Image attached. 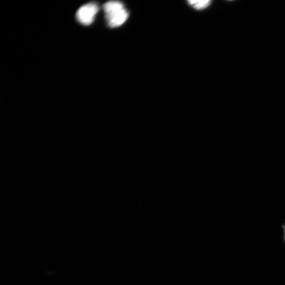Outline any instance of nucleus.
<instances>
[{"label":"nucleus","mask_w":285,"mask_h":285,"mask_svg":"<svg viewBox=\"0 0 285 285\" xmlns=\"http://www.w3.org/2000/svg\"><path fill=\"white\" fill-rule=\"evenodd\" d=\"M108 25L116 28L123 24L128 18V13L124 4L118 1H109L103 6Z\"/></svg>","instance_id":"f257e3e1"},{"label":"nucleus","mask_w":285,"mask_h":285,"mask_svg":"<svg viewBox=\"0 0 285 285\" xmlns=\"http://www.w3.org/2000/svg\"><path fill=\"white\" fill-rule=\"evenodd\" d=\"M188 2L195 9L203 10L208 7L211 2L209 0H204V1H189Z\"/></svg>","instance_id":"7ed1b4c3"},{"label":"nucleus","mask_w":285,"mask_h":285,"mask_svg":"<svg viewBox=\"0 0 285 285\" xmlns=\"http://www.w3.org/2000/svg\"><path fill=\"white\" fill-rule=\"evenodd\" d=\"M99 7L97 4L91 3L82 6L78 10L76 17L78 21L85 25H90L98 13Z\"/></svg>","instance_id":"f03ea898"}]
</instances>
